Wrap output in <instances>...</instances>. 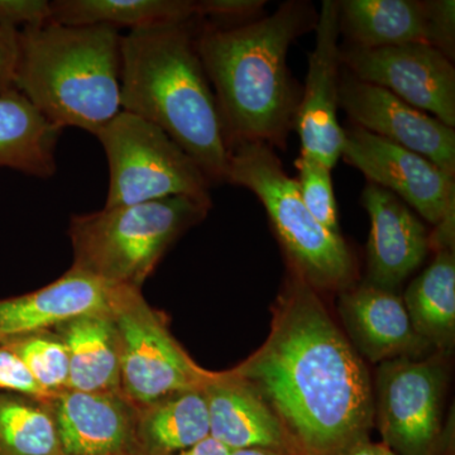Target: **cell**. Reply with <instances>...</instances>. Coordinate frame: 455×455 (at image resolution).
I'll list each match as a JSON object with an SVG mask.
<instances>
[{"label": "cell", "mask_w": 455, "mask_h": 455, "mask_svg": "<svg viewBox=\"0 0 455 455\" xmlns=\"http://www.w3.org/2000/svg\"><path fill=\"white\" fill-rule=\"evenodd\" d=\"M230 371L271 407L295 455H348L371 439L370 371L319 292L290 269L267 339Z\"/></svg>", "instance_id": "obj_1"}, {"label": "cell", "mask_w": 455, "mask_h": 455, "mask_svg": "<svg viewBox=\"0 0 455 455\" xmlns=\"http://www.w3.org/2000/svg\"><path fill=\"white\" fill-rule=\"evenodd\" d=\"M317 18L313 3L289 0L269 16L244 25L199 20L196 50L217 100L228 148L243 143L286 148L301 98L287 55L293 42L315 29Z\"/></svg>", "instance_id": "obj_2"}, {"label": "cell", "mask_w": 455, "mask_h": 455, "mask_svg": "<svg viewBox=\"0 0 455 455\" xmlns=\"http://www.w3.org/2000/svg\"><path fill=\"white\" fill-rule=\"evenodd\" d=\"M199 20L122 36L121 108L163 130L212 185L223 184L229 148L196 50Z\"/></svg>", "instance_id": "obj_3"}, {"label": "cell", "mask_w": 455, "mask_h": 455, "mask_svg": "<svg viewBox=\"0 0 455 455\" xmlns=\"http://www.w3.org/2000/svg\"><path fill=\"white\" fill-rule=\"evenodd\" d=\"M121 42L108 26L27 27L20 32L16 89L60 131L97 136L122 110Z\"/></svg>", "instance_id": "obj_4"}, {"label": "cell", "mask_w": 455, "mask_h": 455, "mask_svg": "<svg viewBox=\"0 0 455 455\" xmlns=\"http://www.w3.org/2000/svg\"><path fill=\"white\" fill-rule=\"evenodd\" d=\"M211 209L212 203L172 196L74 215L71 267L112 286L140 290L167 251Z\"/></svg>", "instance_id": "obj_5"}, {"label": "cell", "mask_w": 455, "mask_h": 455, "mask_svg": "<svg viewBox=\"0 0 455 455\" xmlns=\"http://www.w3.org/2000/svg\"><path fill=\"white\" fill-rule=\"evenodd\" d=\"M226 182L252 191L262 204L290 271L319 293H339L355 286L357 263L348 243L311 215L298 182L287 175L272 147H232Z\"/></svg>", "instance_id": "obj_6"}, {"label": "cell", "mask_w": 455, "mask_h": 455, "mask_svg": "<svg viewBox=\"0 0 455 455\" xmlns=\"http://www.w3.org/2000/svg\"><path fill=\"white\" fill-rule=\"evenodd\" d=\"M95 137L109 164L106 208L172 196L212 203L211 180L152 123L121 110Z\"/></svg>", "instance_id": "obj_7"}, {"label": "cell", "mask_w": 455, "mask_h": 455, "mask_svg": "<svg viewBox=\"0 0 455 455\" xmlns=\"http://www.w3.org/2000/svg\"><path fill=\"white\" fill-rule=\"evenodd\" d=\"M109 313L118 334L121 392L134 406L203 388L212 379L214 372L188 355L140 289L116 286Z\"/></svg>", "instance_id": "obj_8"}, {"label": "cell", "mask_w": 455, "mask_h": 455, "mask_svg": "<svg viewBox=\"0 0 455 455\" xmlns=\"http://www.w3.org/2000/svg\"><path fill=\"white\" fill-rule=\"evenodd\" d=\"M447 357L398 358L379 363L373 382L374 425L395 455H451L443 427Z\"/></svg>", "instance_id": "obj_9"}, {"label": "cell", "mask_w": 455, "mask_h": 455, "mask_svg": "<svg viewBox=\"0 0 455 455\" xmlns=\"http://www.w3.org/2000/svg\"><path fill=\"white\" fill-rule=\"evenodd\" d=\"M341 158L433 224L430 251L454 248L455 178L423 156L349 124Z\"/></svg>", "instance_id": "obj_10"}, {"label": "cell", "mask_w": 455, "mask_h": 455, "mask_svg": "<svg viewBox=\"0 0 455 455\" xmlns=\"http://www.w3.org/2000/svg\"><path fill=\"white\" fill-rule=\"evenodd\" d=\"M341 66L361 82L387 90L401 100L455 127V68L424 44L382 49L340 47Z\"/></svg>", "instance_id": "obj_11"}, {"label": "cell", "mask_w": 455, "mask_h": 455, "mask_svg": "<svg viewBox=\"0 0 455 455\" xmlns=\"http://www.w3.org/2000/svg\"><path fill=\"white\" fill-rule=\"evenodd\" d=\"M338 13L346 46L424 44L454 61V0H340Z\"/></svg>", "instance_id": "obj_12"}, {"label": "cell", "mask_w": 455, "mask_h": 455, "mask_svg": "<svg viewBox=\"0 0 455 455\" xmlns=\"http://www.w3.org/2000/svg\"><path fill=\"white\" fill-rule=\"evenodd\" d=\"M339 109L350 124L423 156L455 178V130L341 66Z\"/></svg>", "instance_id": "obj_13"}, {"label": "cell", "mask_w": 455, "mask_h": 455, "mask_svg": "<svg viewBox=\"0 0 455 455\" xmlns=\"http://www.w3.org/2000/svg\"><path fill=\"white\" fill-rule=\"evenodd\" d=\"M314 31L315 47L309 56L295 128L301 151L333 169L341 158L344 142V128L338 121L341 61L337 0L322 3Z\"/></svg>", "instance_id": "obj_14"}, {"label": "cell", "mask_w": 455, "mask_h": 455, "mask_svg": "<svg viewBox=\"0 0 455 455\" xmlns=\"http://www.w3.org/2000/svg\"><path fill=\"white\" fill-rule=\"evenodd\" d=\"M361 199L371 220L363 283L397 292L427 259L430 233L412 209L385 188L368 182Z\"/></svg>", "instance_id": "obj_15"}, {"label": "cell", "mask_w": 455, "mask_h": 455, "mask_svg": "<svg viewBox=\"0 0 455 455\" xmlns=\"http://www.w3.org/2000/svg\"><path fill=\"white\" fill-rule=\"evenodd\" d=\"M338 313L355 352L371 363L421 359L433 350L416 333L397 292L355 284L338 293Z\"/></svg>", "instance_id": "obj_16"}, {"label": "cell", "mask_w": 455, "mask_h": 455, "mask_svg": "<svg viewBox=\"0 0 455 455\" xmlns=\"http://www.w3.org/2000/svg\"><path fill=\"white\" fill-rule=\"evenodd\" d=\"M47 401L62 455H134L137 407L122 392L64 390Z\"/></svg>", "instance_id": "obj_17"}, {"label": "cell", "mask_w": 455, "mask_h": 455, "mask_svg": "<svg viewBox=\"0 0 455 455\" xmlns=\"http://www.w3.org/2000/svg\"><path fill=\"white\" fill-rule=\"evenodd\" d=\"M203 391L208 403L211 436L229 451L269 448L295 455L271 407L232 371L212 373Z\"/></svg>", "instance_id": "obj_18"}, {"label": "cell", "mask_w": 455, "mask_h": 455, "mask_svg": "<svg viewBox=\"0 0 455 455\" xmlns=\"http://www.w3.org/2000/svg\"><path fill=\"white\" fill-rule=\"evenodd\" d=\"M116 286L71 267L56 281L16 298L0 300V341L49 331L83 314L108 310Z\"/></svg>", "instance_id": "obj_19"}, {"label": "cell", "mask_w": 455, "mask_h": 455, "mask_svg": "<svg viewBox=\"0 0 455 455\" xmlns=\"http://www.w3.org/2000/svg\"><path fill=\"white\" fill-rule=\"evenodd\" d=\"M53 331L68 350L66 390L121 392V353L109 309L71 317Z\"/></svg>", "instance_id": "obj_20"}, {"label": "cell", "mask_w": 455, "mask_h": 455, "mask_svg": "<svg viewBox=\"0 0 455 455\" xmlns=\"http://www.w3.org/2000/svg\"><path fill=\"white\" fill-rule=\"evenodd\" d=\"M211 436L203 388L176 392L137 407L134 455H176Z\"/></svg>", "instance_id": "obj_21"}, {"label": "cell", "mask_w": 455, "mask_h": 455, "mask_svg": "<svg viewBox=\"0 0 455 455\" xmlns=\"http://www.w3.org/2000/svg\"><path fill=\"white\" fill-rule=\"evenodd\" d=\"M60 133L17 89L0 94V167L52 178Z\"/></svg>", "instance_id": "obj_22"}, {"label": "cell", "mask_w": 455, "mask_h": 455, "mask_svg": "<svg viewBox=\"0 0 455 455\" xmlns=\"http://www.w3.org/2000/svg\"><path fill=\"white\" fill-rule=\"evenodd\" d=\"M416 333L435 353L449 357L455 346V252L436 251L433 262L403 293Z\"/></svg>", "instance_id": "obj_23"}, {"label": "cell", "mask_w": 455, "mask_h": 455, "mask_svg": "<svg viewBox=\"0 0 455 455\" xmlns=\"http://www.w3.org/2000/svg\"><path fill=\"white\" fill-rule=\"evenodd\" d=\"M51 22L65 26H108L130 32L184 25L197 17L196 0H56Z\"/></svg>", "instance_id": "obj_24"}, {"label": "cell", "mask_w": 455, "mask_h": 455, "mask_svg": "<svg viewBox=\"0 0 455 455\" xmlns=\"http://www.w3.org/2000/svg\"><path fill=\"white\" fill-rule=\"evenodd\" d=\"M0 455H62L47 397L0 391Z\"/></svg>", "instance_id": "obj_25"}, {"label": "cell", "mask_w": 455, "mask_h": 455, "mask_svg": "<svg viewBox=\"0 0 455 455\" xmlns=\"http://www.w3.org/2000/svg\"><path fill=\"white\" fill-rule=\"evenodd\" d=\"M20 359L35 381L49 396L68 388V355L53 329L18 335L0 341Z\"/></svg>", "instance_id": "obj_26"}, {"label": "cell", "mask_w": 455, "mask_h": 455, "mask_svg": "<svg viewBox=\"0 0 455 455\" xmlns=\"http://www.w3.org/2000/svg\"><path fill=\"white\" fill-rule=\"evenodd\" d=\"M299 193L311 215L331 232L340 235L331 169L322 161L301 151L296 160Z\"/></svg>", "instance_id": "obj_27"}, {"label": "cell", "mask_w": 455, "mask_h": 455, "mask_svg": "<svg viewBox=\"0 0 455 455\" xmlns=\"http://www.w3.org/2000/svg\"><path fill=\"white\" fill-rule=\"evenodd\" d=\"M197 17L214 26L244 25L263 16L266 0H196Z\"/></svg>", "instance_id": "obj_28"}, {"label": "cell", "mask_w": 455, "mask_h": 455, "mask_svg": "<svg viewBox=\"0 0 455 455\" xmlns=\"http://www.w3.org/2000/svg\"><path fill=\"white\" fill-rule=\"evenodd\" d=\"M51 2L46 0H0V25L20 31V27L42 26L51 22Z\"/></svg>", "instance_id": "obj_29"}, {"label": "cell", "mask_w": 455, "mask_h": 455, "mask_svg": "<svg viewBox=\"0 0 455 455\" xmlns=\"http://www.w3.org/2000/svg\"><path fill=\"white\" fill-rule=\"evenodd\" d=\"M0 391L49 397L27 371L20 359L3 344H0Z\"/></svg>", "instance_id": "obj_30"}, {"label": "cell", "mask_w": 455, "mask_h": 455, "mask_svg": "<svg viewBox=\"0 0 455 455\" xmlns=\"http://www.w3.org/2000/svg\"><path fill=\"white\" fill-rule=\"evenodd\" d=\"M20 32L0 25V94L16 89Z\"/></svg>", "instance_id": "obj_31"}, {"label": "cell", "mask_w": 455, "mask_h": 455, "mask_svg": "<svg viewBox=\"0 0 455 455\" xmlns=\"http://www.w3.org/2000/svg\"><path fill=\"white\" fill-rule=\"evenodd\" d=\"M230 451H229L226 445L221 444V443L212 438V436H208V438L202 440V442L197 443L193 447L187 449V451H180L176 455H229Z\"/></svg>", "instance_id": "obj_32"}, {"label": "cell", "mask_w": 455, "mask_h": 455, "mask_svg": "<svg viewBox=\"0 0 455 455\" xmlns=\"http://www.w3.org/2000/svg\"><path fill=\"white\" fill-rule=\"evenodd\" d=\"M387 453L388 448L383 443H373L370 439L353 448L348 455H387Z\"/></svg>", "instance_id": "obj_33"}, {"label": "cell", "mask_w": 455, "mask_h": 455, "mask_svg": "<svg viewBox=\"0 0 455 455\" xmlns=\"http://www.w3.org/2000/svg\"><path fill=\"white\" fill-rule=\"evenodd\" d=\"M229 455H290L286 451L269 448H247L230 451Z\"/></svg>", "instance_id": "obj_34"}, {"label": "cell", "mask_w": 455, "mask_h": 455, "mask_svg": "<svg viewBox=\"0 0 455 455\" xmlns=\"http://www.w3.org/2000/svg\"><path fill=\"white\" fill-rule=\"evenodd\" d=\"M387 455H395L394 453H392V451H390V449H388V453Z\"/></svg>", "instance_id": "obj_35"}]
</instances>
